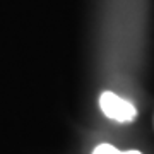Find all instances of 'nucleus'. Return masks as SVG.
I'll use <instances>...</instances> for the list:
<instances>
[{"label": "nucleus", "mask_w": 154, "mask_h": 154, "mask_svg": "<svg viewBox=\"0 0 154 154\" xmlns=\"http://www.w3.org/2000/svg\"><path fill=\"white\" fill-rule=\"evenodd\" d=\"M99 108L108 118L120 122V123L134 122L137 116V110L130 101L120 98L118 94L111 91H105L99 96Z\"/></svg>", "instance_id": "1"}, {"label": "nucleus", "mask_w": 154, "mask_h": 154, "mask_svg": "<svg viewBox=\"0 0 154 154\" xmlns=\"http://www.w3.org/2000/svg\"><path fill=\"white\" fill-rule=\"evenodd\" d=\"M93 154H142V152H139V151H120L111 144H99L93 151Z\"/></svg>", "instance_id": "2"}]
</instances>
